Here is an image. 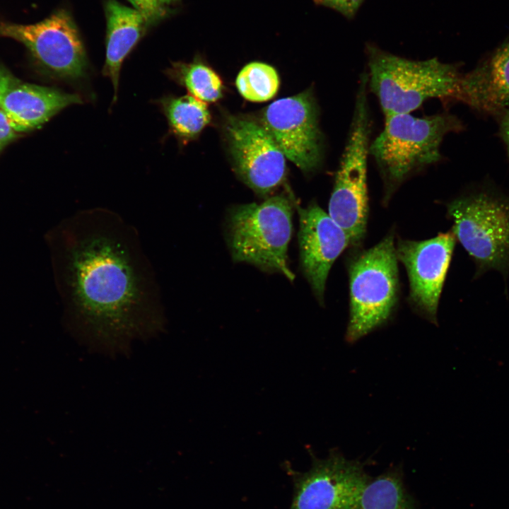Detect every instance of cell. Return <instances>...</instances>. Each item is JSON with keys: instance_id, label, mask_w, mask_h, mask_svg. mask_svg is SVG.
I'll use <instances>...</instances> for the list:
<instances>
[{"instance_id": "6da1fadb", "label": "cell", "mask_w": 509, "mask_h": 509, "mask_svg": "<svg viewBox=\"0 0 509 509\" xmlns=\"http://www.w3.org/2000/svg\"><path fill=\"white\" fill-rule=\"evenodd\" d=\"M50 243L66 317L80 339L117 353L163 329L153 267L138 232L119 214L80 210L53 230Z\"/></svg>"}, {"instance_id": "7a4b0ae2", "label": "cell", "mask_w": 509, "mask_h": 509, "mask_svg": "<svg viewBox=\"0 0 509 509\" xmlns=\"http://www.w3.org/2000/svg\"><path fill=\"white\" fill-rule=\"evenodd\" d=\"M368 85L385 117L410 113L431 98L462 102L463 78L458 64L434 57L416 61L367 45Z\"/></svg>"}, {"instance_id": "3957f363", "label": "cell", "mask_w": 509, "mask_h": 509, "mask_svg": "<svg viewBox=\"0 0 509 509\" xmlns=\"http://www.w3.org/2000/svg\"><path fill=\"white\" fill-rule=\"evenodd\" d=\"M464 129L455 115L439 113L416 117L410 113L385 117V126L370 144L382 180L383 203L412 175L441 160L440 146L450 133Z\"/></svg>"}, {"instance_id": "277c9868", "label": "cell", "mask_w": 509, "mask_h": 509, "mask_svg": "<svg viewBox=\"0 0 509 509\" xmlns=\"http://www.w3.org/2000/svg\"><path fill=\"white\" fill-rule=\"evenodd\" d=\"M452 231L476 266L474 277L490 270L509 273V195L484 185L447 205Z\"/></svg>"}, {"instance_id": "5b68a950", "label": "cell", "mask_w": 509, "mask_h": 509, "mask_svg": "<svg viewBox=\"0 0 509 509\" xmlns=\"http://www.w3.org/2000/svg\"><path fill=\"white\" fill-rule=\"evenodd\" d=\"M291 234L292 206L282 194L261 204L235 206L227 217V240L234 261L281 273L293 281L295 275L287 262Z\"/></svg>"}, {"instance_id": "8992f818", "label": "cell", "mask_w": 509, "mask_h": 509, "mask_svg": "<svg viewBox=\"0 0 509 509\" xmlns=\"http://www.w3.org/2000/svg\"><path fill=\"white\" fill-rule=\"evenodd\" d=\"M397 261L393 233L349 261V342L382 326L392 316L399 298Z\"/></svg>"}, {"instance_id": "52a82bcc", "label": "cell", "mask_w": 509, "mask_h": 509, "mask_svg": "<svg viewBox=\"0 0 509 509\" xmlns=\"http://www.w3.org/2000/svg\"><path fill=\"white\" fill-rule=\"evenodd\" d=\"M368 86V75L363 74L328 208V214L346 232L353 247L365 238L368 215L367 158L371 129Z\"/></svg>"}, {"instance_id": "ba28073f", "label": "cell", "mask_w": 509, "mask_h": 509, "mask_svg": "<svg viewBox=\"0 0 509 509\" xmlns=\"http://www.w3.org/2000/svg\"><path fill=\"white\" fill-rule=\"evenodd\" d=\"M0 36L23 43L40 64L57 76L74 81L86 74L83 45L71 16L66 10H59L30 25L0 20Z\"/></svg>"}, {"instance_id": "9c48e42d", "label": "cell", "mask_w": 509, "mask_h": 509, "mask_svg": "<svg viewBox=\"0 0 509 509\" xmlns=\"http://www.w3.org/2000/svg\"><path fill=\"white\" fill-rule=\"evenodd\" d=\"M369 481L361 463L332 452L296 476L289 509H358Z\"/></svg>"}, {"instance_id": "30bf717a", "label": "cell", "mask_w": 509, "mask_h": 509, "mask_svg": "<svg viewBox=\"0 0 509 509\" xmlns=\"http://www.w3.org/2000/svg\"><path fill=\"white\" fill-rule=\"evenodd\" d=\"M261 124L285 157L300 170L310 172L318 167L321 134L316 104L310 91L271 103L262 113Z\"/></svg>"}, {"instance_id": "8fae6325", "label": "cell", "mask_w": 509, "mask_h": 509, "mask_svg": "<svg viewBox=\"0 0 509 509\" xmlns=\"http://www.w3.org/2000/svg\"><path fill=\"white\" fill-rule=\"evenodd\" d=\"M455 243L451 230L421 241L399 239L395 246L397 259L408 274L409 303L419 315L435 324Z\"/></svg>"}, {"instance_id": "7c38bea8", "label": "cell", "mask_w": 509, "mask_h": 509, "mask_svg": "<svg viewBox=\"0 0 509 509\" xmlns=\"http://www.w3.org/2000/svg\"><path fill=\"white\" fill-rule=\"evenodd\" d=\"M226 132L237 174L249 187L264 196L282 183L286 157L261 124L231 117Z\"/></svg>"}, {"instance_id": "4fadbf2b", "label": "cell", "mask_w": 509, "mask_h": 509, "mask_svg": "<svg viewBox=\"0 0 509 509\" xmlns=\"http://www.w3.org/2000/svg\"><path fill=\"white\" fill-rule=\"evenodd\" d=\"M300 264L317 300L324 301L325 284L330 269L342 252L350 246L343 230L316 203L298 208Z\"/></svg>"}, {"instance_id": "5bb4252c", "label": "cell", "mask_w": 509, "mask_h": 509, "mask_svg": "<svg viewBox=\"0 0 509 509\" xmlns=\"http://www.w3.org/2000/svg\"><path fill=\"white\" fill-rule=\"evenodd\" d=\"M463 103L486 115L509 106V37L464 74Z\"/></svg>"}, {"instance_id": "9a60e30c", "label": "cell", "mask_w": 509, "mask_h": 509, "mask_svg": "<svg viewBox=\"0 0 509 509\" xmlns=\"http://www.w3.org/2000/svg\"><path fill=\"white\" fill-rule=\"evenodd\" d=\"M81 103L78 95L15 80L2 97L0 108L20 133L39 128L64 108Z\"/></svg>"}, {"instance_id": "2e32d148", "label": "cell", "mask_w": 509, "mask_h": 509, "mask_svg": "<svg viewBox=\"0 0 509 509\" xmlns=\"http://www.w3.org/2000/svg\"><path fill=\"white\" fill-rule=\"evenodd\" d=\"M105 12L107 35L103 74L112 81L113 102H115L122 64L141 37L148 25L139 11L117 0H106Z\"/></svg>"}, {"instance_id": "e0dca14e", "label": "cell", "mask_w": 509, "mask_h": 509, "mask_svg": "<svg viewBox=\"0 0 509 509\" xmlns=\"http://www.w3.org/2000/svg\"><path fill=\"white\" fill-rule=\"evenodd\" d=\"M159 104L170 131L182 141L195 138L210 121L206 103L192 95L163 97Z\"/></svg>"}, {"instance_id": "ac0fdd59", "label": "cell", "mask_w": 509, "mask_h": 509, "mask_svg": "<svg viewBox=\"0 0 509 509\" xmlns=\"http://www.w3.org/2000/svg\"><path fill=\"white\" fill-rule=\"evenodd\" d=\"M167 74L185 86L189 93L204 103H213L222 95L223 83L218 74L199 60L175 62Z\"/></svg>"}, {"instance_id": "d6986e66", "label": "cell", "mask_w": 509, "mask_h": 509, "mask_svg": "<svg viewBox=\"0 0 509 509\" xmlns=\"http://www.w3.org/2000/svg\"><path fill=\"white\" fill-rule=\"evenodd\" d=\"M358 509H414L400 478L387 473L369 481Z\"/></svg>"}, {"instance_id": "ffe728a7", "label": "cell", "mask_w": 509, "mask_h": 509, "mask_svg": "<svg viewBox=\"0 0 509 509\" xmlns=\"http://www.w3.org/2000/svg\"><path fill=\"white\" fill-rule=\"evenodd\" d=\"M279 78L271 66L255 62L245 66L236 78L240 95L252 102H264L272 98L278 91Z\"/></svg>"}, {"instance_id": "44dd1931", "label": "cell", "mask_w": 509, "mask_h": 509, "mask_svg": "<svg viewBox=\"0 0 509 509\" xmlns=\"http://www.w3.org/2000/svg\"><path fill=\"white\" fill-rule=\"evenodd\" d=\"M128 1L143 15L148 25L158 23L167 14V9L158 0Z\"/></svg>"}, {"instance_id": "7402d4cb", "label": "cell", "mask_w": 509, "mask_h": 509, "mask_svg": "<svg viewBox=\"0 0 509 509\" xmlns=\"http://www.w3.org/2000/svg\"><path fill=\"white\" fill-rule=\"evenodd\" d=\"M18 135L6 113L0 108V150Z\"/></svg>"}, {"instance_id": "603a6c76", "label": "cell", "mask_w": 509, "mask_h": 509, "mask_svg": "<svg viewBox=\"0 0 509 509\" xmlns=\"http://www.w3.org/2000/svg\"><path fill=\"white\" fill-rule=\"evenodd\" d=\"M499 135L502 139L509 157V108L504 109L498 115Z\"/></svg>"}, {"instance_id": "cb8c5ba5", "label": "cell", "mask_w": 509, "mask_h": 509, "mask_svg": "<svg viewBox=\"0 0 509 509\" xmlns=\"http://www.w3.org/2000/svg\"><path fill=\"white\" fill-rule=\"evenodd\" d=\"M364 0H344L339 13L349 19L353 18Z\"/></svg>"}, {"instance_id": "d4e9b609", "label": "cell", "mask_w": 509, "mask_h": 509, "mask_svg": "<svg viewBox=\"0 0 509 509\" xmlns=\"http://www.w3.org/2000/svg\"><path fill=\"white\" fill-rule=\"evenodd\" d=\"M15 79L4 69L0 68V103L4 93Z\"/></svg>"}, {"instance_id": "484cf974", "label": "cell", "mask_w": 509, "mask_h": 509, "mask_svg": "<svg viewBox=\"0 0 509 509\" xmlns=\"http://www.w3.org/2000/svg\"><path fill=\"white\" fill-rule=\"evenodd\" d=\"M315 4L325 6L339 12L344 0H313Z\"/></svg>"}, {"instance_id": "4316f807", "label": "cell", "mask_w": 509, "mask_h": 509, "mask_svg": "<svg viewBox=\"0 0 509 509\" xmlns=\"http://www.w3.org/2000/svg\"><path fill=\"white\" fill-rule=\"evenodd\" d=\"M158 1H159V3H160V4H162V5L164 6H168V5H170V4H174V3L177 2V1H179V0H158Z\"/></svg>"}]
</instances>
